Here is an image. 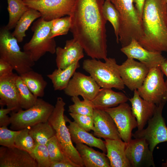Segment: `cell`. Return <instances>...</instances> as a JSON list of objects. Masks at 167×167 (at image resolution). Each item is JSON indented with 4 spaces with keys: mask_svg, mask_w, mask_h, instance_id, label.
I'll use <instances>...</instances> for the list:
<instances>
[{
    "mask_svg": "<svg viewBox=\"0 0 167 167\" xmlns=\"http://www.w3.org/2000/svg\"><path fill=\"white\" fill-rule=\"evenodd\" d=\"M105 0H77L70 15V31L74 39L91 58L105 60L107 57V20L102 8Z\"/></svg>",
    "mask_w": 167,
    "mask_h": 167,
    "instance_id": "1",
    "label": "cell"
},
{
    "mask_svg": "<svg viewBox=\"0 0 167 167\" xmlns=\"http://www.w3.org/2000/svg\"><path fill=\"white\" fill-rule=\"evenodd\" d=\"M141 23L139 43L150 51L167 52V4L163 0H146Z\"/></svg>",
    "mask_w": 167,
    "mask_h": 167,
    "instance_id": "2",
    "label": "cell"
},
{
    "mask_svg": "<svg viewBox=\"0 0 167 167\" xmlns=\"http://www.w3.org/2000/svg\"><path fill=\"white\" fill-rule=\"evenodd\" d=\"M119 65L114 58H107L105 62L91 58L85 59L82 67L101 88L122 90L125 85L120 75Z\"/></svg>",
    "mask_w": 167,
    "mask_h": 167,
    "instance_id": "3",
    "label": "cell"
},
{
    "mask_svg": "<svg viewBox=\"0 0 167 167\" xmlns=\"http://www.w3.org/2000/svg\"><path fill=\"white\" fill-rule=\"evenodd\" d=\"M16 39L5 26L0 30V59L10 64L20 75L32 70L35 62L30 55L22 51Z\"/></svg>",
    "mask_w": 167,
    "mask_h": 167,
    "instance_id": "4",
    "label": "cell"
},
{
    "mask_svg": "<svg viewBox=\"0 0 167 167\" xmlns=\"http://www.w3.org/2000/svg\"><path fill=\"white\" fill-rule=\"evenodd\" d=\"M65 105L62 97H58L48 121L54 129L58 143L66 155L80 167H84L80 155L73 144L69 130L66 125L64 115Z\"/></svg>",
    "mask_w": 167,
    "mask_h": 167,
    "instance_id": "5",
    "label": "cell"
},
{
    "mask_svg": "<svg viewBox=\"0 0 167 167\" xmlns=\"http://www.w3.org/2000/svg\"><path fill=\"white\" fill-rule=\"evenodd\" d=\"M133 3V0H114L113 3L120 15L119 41L122 47L133 39L138 41L143 36L141 20Z\"/></svg>",
    "mask_w": 167,
    "mask_h": 167,
    "instance_id": "6",
    "label": "cell"
},
{
    "mask_svg": "<svg viewBox=\"0 0 167 167\" xmlns=\"http://www.w3.org/2000/svg\"><path fill=\"white\" fill-rule=\"evenodd\" d=\"M52 23V20L48 21L41 17L39 18L32 27L33 34L31 39L23 46L24 51L28 53L35 62L46 53H55L56 42L51 36Z\"/></svg>",
    "mask_w": 167,
    "mask_h": 167,
    "instance_id": "7",
    "label": "cell"
},
{
    "mask_svg": "<svg viewBox=\"0 0 167 167\" xmlns=\"http://www.w3.org/2000/svg\"><path fill=\"white\" fill-rule=\"evenodd\" d=\"M54 107L52 104L38 98L35 104L31 108L11 112L10 128L12 130L19 131L40 122H47Z\"/></svg>",
    "mask_w": 167,
    "mask_h": 167,
    "instance_id": "8",
    "label": "cell"
},
{
    "mask_svg": "<svg viewBox=\"0 0 167 167\" xmlns=\"http://www.w3.org/2000/svg\"><path fill=\"white\" fill-rule=\"evenodd\" d=\"M160 67L150 69L142 86L137 90L144 100L157 106L167 101V88Z\"/></svg>",
    "mask_w": 167,
    "mask_h": 167,
    "instance_id": "9",
    "label": "cell"
},
{
    "mask_svg": "<svg viewBox=\"0 0 167 167\" xmlns=\"http://www.w3.org/2000/svg\"><path fill=\"white\" fill-rule=\"evenodd\" d=\"M165 105L162 104L157 106L153 116L148 122L147 127L140 131H136L132 135L134 138L145 139L153 152L157 144L167 142V127L162 116Z\"/></svg>",
    "mask_w": 167,
    "mask_h": 167,
    "instance_id": "10",
    "label": "cell"
},
{
    "mask_svg": "<svg viewBox=\"0 0 167 167\" xmlns=\"http://www.w3.org/2000/svg\"><path fill=\"white\" fill-rule=\"evenodd\" d=\"M29 8L39 11L41 17L47 21L70 16L77 0H23Z\"/></svg>",
    "mask_w": 167,
    "mask_h": 167,
    "instance_id": "11",
    "label": "cell"
},
{
    "mask_svg": "<svg viewBox=\"0 0 167 167\" xmlns=\"http://www.w3.org/2000/svg\"><path fill=\"white\" fill-rule=\"evenodd\" d=\"M104 110L111 116L114 121L121 139L127 143L131 139L133 129L137 126V123L133 115L131 108L126 102Z\"/></svg>",
    "mask_w": 167,
    "mask_h": 167,
    "instance_id": "12",
    "label": "cell"
},
{
    "mask_svg": "<svg viewBox=\"0 0 167 167\" xmlns=\"http://www.w3.org/2000/svg\"><path fill=\"white\" fill-rule=\"evenodd\" d=\"M125 154L131 167L155 166L153 152L144 139L134 138L126 143Z\"/></svg>",
    "mask_w": 167,
    "mask_h": 167,
    "instance_id": "13",
    "label": "cell"
},
{
    "mask_svg": "<svg viewBox=\"0 0 167 167\" xmlns=\"http://www.w3.org/2000/svg\"><path fill=\"white\" fill-rule=\"evenodd\" d=\"M101 89L90 75L75 72L64 91L65 93L69 96H80L84 99L91 101L96 96Z\"/></svg>",
    "mask_w": 167,
    "mask_h": 167,
    "instance_id": "14",
    "label": "cell"
},
{
    "mask_svg": "<svg viewBox=\"0 0 167 167\" xmlns=\"http://www.w3.org/2000/svg\"><path fill=\"white\" fill-rule=\"evenodd\" d=\"M118 70L125 86L134 91L142 86L150 69L140 62L127 58L119 65Z\"/></svg>",
    "mask_w": 167,
    "mask_h": 167,
    "instance_id": "15",
    "label": "cell"
},
{
    "mask_svg": "<svg viewBox=\"0 0 167 167\" xmlns=\"http://www.w3.org/2000/svg\"><path fill=\"white\" fill-rule=\"evenodd\" d=\"M120 50L127 58L137 59L150 69L159 67L166 59L161 52L148 50L134 39L127 45L122 47Z\"/></svg>",
    "mask_w": 167,
    "mask_h": 167,
    "instance_id": "16",
    "label": "cell"
},
{
    "mask_svg": "<svg viewBox=\"0 0 167 167\" xmlns=\"http://www.w3.org/2000/svg\"><path fill=\"white\" fill-rule=\"evenodd\" d=\"M0 167H38L35 160L27 152L15 147L0 148Z\"/></svg>",
    "mask_w": 167,
    "mask_h": 167,
    "instance_id": "17",
    "label": "cell"
},
{
    "mask_svg": "<svg viewBox=\"0 0 167 167\" xmlns=\"http://www.w3.org/2000/svg\"><path fill=\"white\" fill-rule=\"evenodd\" d=\"M92 117L94 135L104 139H121L114 121L104 109L94 108Z\"/></svg>",
    "mask_w": 167,
    "mask_h": 167,
    "instance_id": "18",
    "label": "cell"
},
{
    "mask_svg": "<svg viewBox=\"0 0 167 167\" xmlns=\"http://www.w3.org/2000/svg\"><path fill=\"white\" fill-rule=\"evenodd\" d=\"M17 75L12 73L0 77V106H6L7 108L13 109L14 112L21 109L15 82Z\"/></svg>",
    "mask_w": 167,
    "mask_h": 167,
    "instance_id": "19",
    "label": "cell"
},
{
    "mask_svg": "<svg viewBox=\"0 0 167 167\" xmlns=\"http://www.w3.org/2000/svg\"><path fill=\"white\" fill-rule=\"evenodd\" d=\"M84 49L74 38L66 41L64 48H56V62L58 68L64 69L84 57Z\"/></svg>",
    "mask_w": 167,
    "mask_h": 167,
    "instance_id": "20",
    "label": "cell"
},
{
    "mask_svg": "<svg viewBox=\"0 0 167 167\" xmlns=\"http://www.w3.org/2000/svg\"><path fill=\"white\" fill-rule=\"evenodd\" d=\"M131 105V110L137 123V130L144 129L148 120L154 115L157 105L142 98L137 90L134 91L133 97L129 98Z\"/></svg>",
    "mask_w": 167,
    "mask_h": 167,
    "instance_id": "21",
    "label": "cell"
},
{
    "mask_svg": "<svg viewBox=\"0 0 167 167\" xmlns=\"http://www.w3.org/2000/svg\"><path fill=\"white\" fill-rule=\"evenodd\" d=\"M65 118L66 122L69 123L67 126L73 142L75 144L83 143L90 147L96 148L103 152L106 153L105 141L89 133L79 126L75 121H71L66 116H65Z\"/></svg>",
    "mask_w": 167,
    "mask_h": 167,
    "instance_id": "22",
    "label": "cell"
},
{
    "mask_svg": "<svg viewBox=\"0 0 167 167\" xmlns=\"http://www.w3.org/2000/svg\"><path fill=\"white\" fill-rule=\"evenodd\" d=\"M104 141L110 167H131L125 154L126 142L121 139Z\"/></svg>",
    "mask_w": 167,
    "mask_h": 167,
    "instance_id": "23",
    "label": "cell"
},
{
    "mask_svg": "<svg viewBox=\"0 0 167 167\" xmlns=\"http://www.w3.org/2000/svg\"><path fill=\"white\" fill-rule=\"evenodd\" d=\"M129 98L123 93L116 92L112 88H101L90 104L94 108L105 109L116 107L126 102Z\"/></svg>",
    "mask_w": 167,
    "mask_h": 167,
    "instance_id": "24",
    "label": "cell"
},
{
    "mask_svg": "<svg viewBox=\"0 0 167 167\" xmlns=\"http://www.w3.org/2000/svg\"><path fill=\"white\" fill-rule=\"evenodd\" d=\"M75 148L86 167H110L105 153L96 151L83 143L76 144Z\"/></svg>",
    "mask_w": 167,
    "mask_h": 167,
    "instance_id": "25",
    "label": "cell"
},
{
    "mask_svg": "<svg viewBox=\"0 0 167 167\" xmlns=\"http://www.w3.org/2000/svg\"><path fill=\"white\" fill-rule=\"evenodd\" d=\"M79 67L78 61L64 69L57 68L51 74L48 75L47 76L51 80L54 90H64L76 70Z\"/></svg>",
    "mask_w": 167,
    "mask_h": 167,
    "instance_id": "26",
    "label": "cell"
},
{
    "mask_svg": "<svg viewBox=\"0 0 167 167\" xmlns=\"http://www.w3.org/2000/svg\"><path fill=\"white\" fill-rule=\"evenodd\" d=\"M41 17V15L39 11L29 7L23 14L17 22L15 29L12 33L19 43L23 41L26 36L25 32L32 23Z\"/></svg>",
    "mask_w": 167,
    "mask_h": 167,
    "instance_id": "27",
    "label": "cell"
},
{
    "mask_svg": "<svg viewBox=\"0 0 167 167\" xmlns=\"http://www.w3.org/2000/svg\"><path fill=\"white\" fill-rule=\"evenodd\" d=\"M19 75L36 96L38 98L44 96L47 83L41 74L32 70Z\"/></svg>",
    "mask_w": 167,
    "mask_h": 167,
    "instance_id": "28",
    "label": "cell"
},
{
    "mask_svg": "<svg viewBox=\"0 0 167 167\" xmlns=\"http://www.w3.org/2000/svg\"><path fill=\"white\" fill-rule=\"evenodd\" d=\"M29 133L35 143L46 144L55 135V131L48 121L37 123L29 128Z\"/></svg>",
    "mask_w": 167,
    "mask_h": 167,
    "instance_id": "29",
    "label": "cell"
},
{
    "mask_svg": "<svg viewBox=\"0 0 167 167\" xmlns=\"http://www.w3.org/2000/svg\"><path fill=\"white\" fill-rule=\"evenodd\" d=\"M9 18L5 26L9 30L15 28L18 20L29 7L23 0H7Z\"/></svg>",
    "mask_w": 167,
    "mask_h": 167,
    "instance_id": "30",
    "label": "cell"
},
{
    "mask_svg": "<svg viewBox=\"0 0 167 167\" xmlns=\"http://www.w3.org/2000/svg\"><path fill=\"white\" fill-rule=\"evenodd\" d=\"M15 82L21 108L26 109L31 108L35 104L38 98L31 92L19 75H17Z\"/></svg>",
    "mask_w": 167,
    "mask_h": 167,
    "instance_id": "31",
    "label": "cell"
},
{
    "mask_svg": "<svg viewBox=\"0 0 167 167\" xmlns=\"http://www.w3.org/2000/svg\"><path fill=\"white\" fill-rule=\"evenodd\" d=\"M103 13L106 20L113 26L116 36V41L119 43V34L121 24L120 13L115 6L111 2L105 0L103 6Z\"/></svg>",
    "mask_w": 167,
    "mask_h": 167,
    "instance_id": "32",
    "label": "cell"
},
{
    "mask_svg": "<svg viewBox=\"0 0 167 167\" xmlns=\"http://www.w3.org/2000/svg\"><path fill=\"white\" fill-rule=\"evenodd\" d=\"M71 25L70 16L58 18L52 20L51 29L52 38L67 34L70 30Z\"/></svg>",
    "mask_w": 167,
    "mask_h": 167,
    "instance_id": "33",
    "label": "cell"
},
{
    "mask_svg": "<svg viewBox=\"0 0 167 167\" xmlns=\"http://www.w3.org/2000/svg\"><path fill=\"white\" fill-rule=\"evenodd\" d=\"M71 100L73 104L68 107L69 113L93 116L94 108L90 104L89 100L81 101L78 96L72 97Z\"/></svg>",
    "mask_w": 167,
    "mask_h": 167,
    "instance_id": "34",
    "label": "cell"
},
{
    "mask_svg": "<svg viewBox=\"0 0 167 167\" xmlns=\"http://www.w3.org/2000/svg\"><path fill=\"white\" fill-rule=\"evenodd\" d=\"M35 144L34 139L29 133V128L21 130L15 140V147L25 151L30 154L34 149Z\"/></svg>",
    "mask_w": 167,
    "mask_h": 167,
    "instance_id": "35",
    "label": "cell"
},
{
    "mask_svg": "<svg viewBox=\"0 0 167 167\" xmlns=\"http://www.w3.org/2000/svg\"><path fill=\"white\" fill-rule=\"evenodd\" d=\"M30 155L36 161L38 167H50L51 161L45 144L35 143Z\"/></svg>",
    "mask_w": 167,
    "mask_h": 167,
    "instance_id": "36",
    "label": "cell"
},
{
    "mask_svg": "<svg viewBox=\"0 0 167 167\" xmlns=\"http://www.w3.org/2000/svg\"><path fill=\"white\" fill-rule=\"evenodd\" d=\"M51 162L61 161L67 157L63 152L55 135L46 144Z\"/></svg>",
    "mask_w": 167,
    "mask_h": 167,
    "instance_id": "37",
    "label": "cell"
},
{
    "mask_svg": "<svg viewBox=\"0 0 167 167\" xmlns=\"http://www.w3.org/2000/svg\"><path fill=\"white\" fill-rule=\"evenodd\" d=\"M7 126L0 127V145L8 148L15 147V140L20 130H11Z\"/></svg>",
    "mask_w": 167,
    "mask_h": 167,
    "instance_id": "38",
    "label": "cell"
},
{
    "mask_svg": "<svg viewBox=\"0 0 167 167\" xmlns=\"http://www.w3.org/2000/svg\"><path fill=\"white\" fill-rule=\"evenodd\" d=\"M69 115L79 126L89 132L93 131L94 126L93 117L69 113Z\"/></svg>",
    "mask_w": 167,
    "mask_h": 167,
    "instance_id": "39",
    "label": "cell"
},
{
    "mask_svg": "<svg viewBox=\"0 0 167 167\" xmlns=\"http://www.w3.org/2000/svg\"><path fill=\"white\" fill-rule=\"evenodd\" d=\"M14 111V109L12 108H3V106H1L0 109V127L7 126L11 124L10 117L7 114L12 111Z\"/></svg>",
    "mask_w": 167,
    "mask_h": 167,
    "instance_id": "40",
    "label": "cell"
},
{
    "mask_svg": "<svg viewBox=\"0 0 167 167\" xmlns=\"http://www.w3.org/2000/svg\"><path fill=\"white\" fill-rule=\"evenodd\" d=\"M50 167H80V166L66 157L59 161L51 162Z\"/></svg>",
    "mask_w": 167,
    "mask_h": 167,
    "instance_id": "41",
    "label": "cell"
},
{
    "mask_svg": "<svg viewBox=\"0 0 167 167\" xmlns=\"http://www.w3.org/2000/svg\"><path fill=\"white\" fill-rule=\"evenodd\" d=\"M14 68L12 66L7 62L0 59V77L12 74Z\"/></svg>",
    "mask_w": 167,
    "mask_h": 167,
    "instance_id": "42",
    "label": "cell"
},
{
    "mask_svg": "<svg viewBox=\"0 0 167 167\" xmlns=\"http://www.w3.org/2000/svg\"><path fill=\"white\" fill-rule=\"evenodd\" d=\"M146 0H133L135 4V7L137 11L139 16L141 20L143 9Z\"/></svg>",
    "mask_w": 167,
    "mask_h": 167,
    "instance_id": "43",
    "label": "cell"
},
{
    "mask_svg": "<svg viewBox=\"0 0 167 167\" xmlns=\"http://www.w3.org/2000/svg\"><path fill=\"white\" fill-rule=\"evenodd\" d=\"M160 67L167 77V79L165 81V84L167 88V60H165L161 65Z\"/></svg>",
    "mask_w": 167,
    "mask_h": 167,
    "instance_id": "44",
    "label": "cell"
},
{
    "mask_svg": "<svg viewBox=\"0 0 167 167\" xmlns=\"http://www.w3.org/2000/svg\"><path fill=\"white\" fill-rule=\"evenodd\" d=\"M161 166L163 167H167V159L165 162L162 163Z\"/></svg>",
    "mask_w": 167,
    "mask_h": 167,
    "instance_id": "45",
    "label": "cell"
},
{
    "mask_svg": "<svg viewBox=\"0 0 167 167\" xmlns=\"http://www.w3.org/2000/svg\"><path fill=\"white\" fill-rule=\"evenodd\" d=\"M107 0V1H109L111 2L112 3H113L114 1V0Z\"/></svg>",
    "mask_w": 167,
    "mask_h": 167,
    "instance_id": "46",
    "label": "cell"
},
{
    "mask_svg": "<svg viewBox=\"0 0 167 167\" xmlns=\"http://www.w3.org/2000/svg\"><path fill=\"white\" fill-rule=\"evenodd\" d=\"M163 0L165 3L167 4V0Z\"/></svg>",
    "mask_w": 167,
    "mask_h": 167,
    "instance_id": "47",
    "label": "cell"
}]
</instances>
